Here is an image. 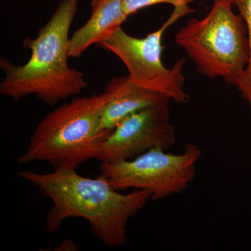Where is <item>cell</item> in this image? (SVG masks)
Listing matches in <instances>:
<instances>
[{
    "label": "cell",
    "mask_w": 251,
    "mask_h": 251,
    "mask_svg": "<svg viewBox=\"0 0 251 251\" xmlns=\"http://www.w3.org/2000/svg\"><path fill=\"white\" fill-rule=\"evenodd\" d=\"M16 173L53 203L44 223L46 232L54 233L69 218H82L88 221L94 237L109 247H120L126 242L128 221L151 200L147 191L119 193L103 175L85 177L73 168Z\"/></svg>",
    "instance_id": "obj_1"
},
{
    "label": "cell",
    "mask_w": 251,
    "mask_h": 251,
    "mask_svg": "<svg viewBox=\"0 0 251 251\" xmlns=\"http://www.w3.org/2000/svg\"><path fill=\"white\" fill-rule=\"evenodd\" d=\"M80 0H62L35 39L26 38L23 46L31 57L24 65L16 66L1 58L5 73L0 94L17 101L34 94L49 105L79 95L87 86L84 74L68 65L69 30Z\"/></svg>",
    "instance_id": "obj_2"
},
{
    "label": "cell",
    "mask_w": 251,
    "mask_h": 251,
    "mask_svg": "<svg viewBox=\"0 0 251 251\" xmlns=\"http://www.w3.org/2000/svg\"><path fill=\"white\" fill-rule=\"evenodd\" d=\"M111 100L105 92L77 97L46 114L31 135L19 164L48 162L55 168L76 169L95 159L103 109Z\"/></svg>",
    "instance_id": "obj_3"
},
{
    "label": "cell",
    "mask_w": 251,
    "mask_h": 251,
    "mask_svg": "<svg viewBox=\"0 0 251 251\" xmlns=\"http://www.w3.org/2000/svg\"><path fill=\"white\" fill-rule=\"evenodd\" d=\"M233 6V0H214L205 17L188 21L175 34V42L201 75L222 77L237 87L250 59V43L245 21Z\"/></svg>",
    "instance_id": "obj_4"
},
{
    "label": "cell",
    "mask_w": 251,
    "mask_h": 251,
    "mask_svg": "<svg viewBox=\"0 0 251 251\" xmlns=\"http://www.w3.org/2000/svg\"><path fill=\"white\" fill-rule=\"evenodd\" d=\"M194 11L189 6L175 7L161 27L145 37H135L120 27L98 46L116 54L137 85L163 94L176 103H188L189 96L184 90L186 78L183 74L186 59H179L172 68L166 67L162 62L164 49L162 39L167 29L178 20Z\"/></svg>",
    "instance_id": "obj_5"
},
{
    "label": "cell",
    "mask_w": 251,
    "mask_h": 251,
    "mask_svg": "<svg viewBox=\"0 0 251 251\" xmlns=\"http://www.w3.org/2000/svg\"><path fill=\"white\" fill-rule=\"evenodd\" d=\"M202 156L197 145L188 143L178 154L152 149L134 158L101 163L100 175L117 191L129 188L150 193L151 200L164 199L185 191L194 181Z\"/></svg>",
    "instance_id": "obj_6"
},
{
    "label": "cell",
    "mask_w": 251,
    "mask_h": 251,
    "mask_svg": "<svg viewBox=\"0 0 251 251\" xmlns=\"http://www.w3.org/2000/svg\"><path fill=\"white\" fill-rule=\"evenodd\" d=\"M170 99L132 112L117 124L99 144L95 159L101 163L126 161L160 148L174 145Z\"/></svg>",
    "instance_id": "obj_7"
},
{
    "label": "cell",
    "mask_w": 251,
    "mask_h": 251,
    "mask_svg": "<svg viewBox=\"0 0 251 251\" xmlns=\"http://www.w3.org/2000/svg\"><path fill=\"white\" fill-rule=\"evenodd\" d=\"M104 92L111 96V100L103 109L100 117L99 133L103 140L119 122L132 112L170 99L137 85L128 75L112 77Z\"/></svg>",
    "instance_id": "obj_8"
},
{
    "label": "cell",
    "mask_w": 251,
    "mask_h": 251,
    "mask_svg": "<svg viewBox=\"0 0 251 251\" xmlns=\"http://www.w3.org/2000/svg\"><path fill=\"white\" fill-rule=\"evenodd\" d=\"M90 6L88 21L69 39L71 58H78L91 46L107 40L128 17L124 11L122 0H91Z\"/></svg>",
    "instance_id": "obj_9"
},
{
    "label": "cell",
    "mask_w": 251,
    "mask_h": 251,
    "mask_svg": "<svg viewBox=\"0 0 251 251\" xmlns=\"http://www.w3.org/2000/svg\"><path fill=\"white\" fill-rule=\"evenodd\" d=\"M233 4L245 21L250 43V59L237 88L242 93L243 98L249 103L251 112V0H233Z\"/></svg>",
    "instance_id": "obj_10"
},
{
    "label": "cell",
    "mask_w": 251,
    "mask_h": 251,
    "mask_svg": "<svg viewBox=\"0 0 251 251\" xmlns=\"http://www.w3.org/2000/svg\"><path fill=\"white\" fill-rule=\"evenodd\" d=\"M194 0H122L125 14L129 16L140 9L158 4H169L178 6H189Z\"/></svg>",
    "instance_id": "obj_11"
},
{
    "label": "cell",
    "mask_w": 251,
    "mask_h": 251,
    "mask_svg": "<svg viewBox=\"0 0 251 251\" xmlns=\"http://www.w3.org/2000/svg\"><path fill=\"white\" fill-rule=\"evenodd\" d=\"M55 251H78L76 244L72 239H66L56 248Z\"/></svg>",
    "instance_id": "obj_12"
}]
</instances>
